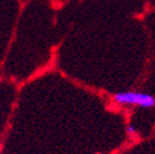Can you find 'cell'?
Returning <instances> with one entry per match:
<instances>
[{
    "label": "cell",
    "mask_w": 155,
    "mask_h": 154,
    "mask_svg": "<svg viewBox=\"0 0 155 154\" xmlns=\"http://www.w3.org/2000/svg\"><path fill=\"white\" fill-rule=\"evenodd\" d=\"M113 101L121 106H139L144 109H151L155 106V96L148 92L123 91L114 94Z\"/></svg>",
    "instance_id": "6da1fadb"
},
{
    "label": "cell",
    "mask_w": 155,
    "mask_h": 154,
    "mask_svg": "<svg viewBox=\"0 0 155 154\" xmlns=\"http://www.w3.org/2000/svg\"><path fill=\"white\" fill-rule=\"evenodd\" d=\"M127 133L129 134V136H137V129H135L132 125H129L127 127Z\"/></svg>",
    "instance_id": "7a4b0ae2"
},
{
    "label": "cell",
    "mask_w": 155,
    "mask_h": 154,
    "mask_svg": "<svg viewBox=\"0 0 155 154\" xmlns=\"http://www.w3.org/2000/svg\"><path fill=\"white\" fill-rule=\"evenodd\" d=\"M2 148H3V146H2V143H0V153H2Z\"/></svg>",
    "instance_id": "3957f363"
}]
</instances>
